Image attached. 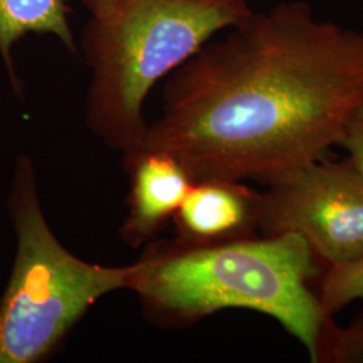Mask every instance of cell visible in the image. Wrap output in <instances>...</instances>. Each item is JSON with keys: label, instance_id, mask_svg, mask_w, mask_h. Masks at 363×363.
<instances>
[{"label": "cell", "instance_id": "cell-1", "mask_svg": "<svg viewBox=\"0 0 363 363\" xmlns=\"http://www.w3.org/2000/svg\"><path fill=\"white\" fill-rule=\"evenodd\" d=\"M362 106V30L284 0L175 69L128 152H166L194 182L269 186L325 157Z\"/></svg>", "mask_w": 363, "mask_h": 363}, {"label": "cell", "instance_id": "cell-2", "mask_svg": "<svg viewBox=\"0 0 363 363\" xmlns=\"http://www.w3.org/2000/svg\"><path fill=\"white\" fill-rule=\"evenodd\" d=\"M316 256L296 234L245 235L213 244L152 242L130 283L159 325H184L228 308L271 316L319 363L325 325L310 280Z\"/></svg>", "mask_w": 363, "mask_h": 363}, {"label": "cell", "instance_id": "cell-3", "mask_svg": "<svg viewBox=\"0 0 363 363\" xmlns=\"http://www.w3.org/2000/svg\"><path fill=\"white\" fill-rule=\"evenodd\" d=\"M249 0H113L91 13L81 49L91 81L85 120L106 147L142 142L144 104L156 84L208 40L245 21Z\"/></svg>", "mask_w": 363, "mask_h": 363}, {"label": "cell", "instance_id": "cell-4", "mask_svg": "<svg viewBox=\"0 0 363 363\" xmlns=\"http://www.w3.org/2000/svg\"><path fill=\"white\" fill-rule=\"evenodd\" d=\"M7 208L16 249L0 295V363H38L97 300L130 289L135 262L106 267L67 250L43 214L34 163L26 154L16 157Z\"/></svg>", "mask_w": 363, "mask_h": 363}, {"label": "cell", "instance_id": "cell-5", "mask_svg": "<svg viewBox=\"0 0 363 363\" xmlns=\"http://www.w3.org/2000/svg\"><path fill=\"white\" fill-rule=\"evenodd\" d=\"M256 223L264 234H296L328 267L362 259L363 174L322 157L259 194Z\"/></svg>", "mask_w": 363, "mask_h": 363}, {"label": "cell", "instance_id": "cell-6", "mask_svg": "<svg viewBox=\"0 0 363 363\" xmlns=\"http://www.w3.org/2000/svg\"><path fill=\"white\" fill-rule=\"evenodd\" d=\"M130 172L128 214L120 228L124 242L138 247L154 240L174 218L195 182L181 163L159 151L123 155Z\"/></svg>", "mask_w": 363, "mask_h": 363}, {"label": "cell", "instance_id": "cell-7", "mask_svg": "<svg viewBox=\"0 0 363 363\" xmlns=\"http://www.w3.org/2000/svg\"><path fill=\"white\" fill-rule=\"evenodd\" d=\"M257 198L242 182H195L174 216L175 240L199 245L250 235L257 228Z\"/></svg>", "mask_w": 363, "mask_h": 363}, {"label": "cell", "instance_id": "cell-8", "mask_svg": "<svg viewBox=\"0 0 363 363\" xmlns=\"http://www.w3.org/2000/svg\"><path fill=\"white\" fill-rule=\"evenodd\" d=\"M70 13L69 0H0V58L18 96L22 94V85L13 60V46L28 34H46L76 54Z\"/></svg>", "mask_w": 363, "mask_h": 363}, {"label": "cell", "instance_id": "cell-9", "mask_svg": "<svg viewBox=\"0 0 363 363\" xmlns=\"http://www.w3.org/2000/svg\"><path fill=\"white\" fill-rule=\"evenodd\" d=\"M316 296L328 319H333L337 312L352 301L363 298V257L346 264L330 265Z\"/></svg>", "mask_w": 363, "mask_h": 363}, {"label": "cell", "instance_id": "cell-10", "mask_svg": "<svg viewBox=\"0 0 363 363\" xmlns=\"http://www.w3.org/2000/svg\"><path fill=\"white\" fill-rule=\"evenodd\" d=\"M320 362L363 363V318L346 327L327 322Z\"/></svg>", "mask_w": 363, "mask_h": 363}, {"label": "cell", "instance_id": "cell-11", "mask_svg": "<svg viewBox=\"0 0 363 363\" xmlns=\"http://www.w3.org/2000/svg\"><path fill=\"white\" fill-rule=\"evenodd\" d=\"M337 145L346 151V159L363 174V106L351 118Z\"/></svg>", "mask_w": 363, "mask_h": 363}, {"label": "cell", "instance_id": "cell-12", "mask_svg": "<svg viewBox=\"0 0 363 363\" xmlns=\"http://www.w3.org/2000/svg\"><path fill=\"white\" fill-rule=\"evenodd\" d=\"M89 13H99L100 10L105 9L109 3H112L113 0H79ZM249 1H255V0H249Z\"/></svg>", "mask_w": 363, "mask_h": 363}]
</instances>
